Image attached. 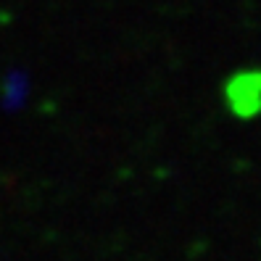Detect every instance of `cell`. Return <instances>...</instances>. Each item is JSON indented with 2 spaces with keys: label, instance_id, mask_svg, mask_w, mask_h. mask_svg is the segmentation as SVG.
<instances>
[{
  "label": "cell",
  "instance_id": "cell-1",
  "mask_svg": "<svg viewBox=\"0 0 261 261\" xmlns=\"http://www.w3.org/2000/svg\"><path fill=\"white\" fill-rule=\"evenodd\" d=\"M227 100L232 103L235 111L243 114H256L261 109V82H256L253 76L245 80H235L227 87Z\"/></svg>",
  "mask_w": 261,
  "mask_h": 261
}]
</instances>
